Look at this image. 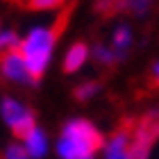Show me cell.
I'll use <instances>...</instances> for the list:
<instances>
[{"label":"cell","mask_w":159,"mask_h":159,"mask_svg":"<svg viewBox=\"0 0 159 159\" xmlns=\"http://www.w3.org/2000/svg\"><path fill=\"white\" fill-rule=\"evenodd\" d=\"M105 146V134L86 118H68L59 129L55 152L61 159H93Z\"/></svg>","instance_id":"6da1fadb"},{"label":"cell","mask_w":159,"mask_h":159,"mask_svg":"<svg viewBox=\"0 0 159 159\" xmlns=\"http://www.w3.org/2000/svg\"><path fill=\"white\" fill-rule=\"evenodd\" d=\"M59 25H34L27 30L25 37H20L18 52L23 55L27 64V70L39 84V80L46 75V70L52 61V52L57 46V37H59Z\"/></svg>","instance_id":"7a4b0ae2"},{"label":"cell","mask_w":159,"mask_h":159,"mask_svg":"<svg viewBox=\"0 0 159 159\" xmlns=\"http://www.w3.org/2000/svg\"><path fill=\"white\" fill-rule=\"evenodd\" d=\"M159 141V107L148 109L132 129L127 159H148L155 143Z\"/></svg>","instance_id":"3957f363"},{"label":"cell","mask_w":159,"mask_h":159,"mask_svg":"<svg viewBox=\"0 0 159 159\" xmlns=\"http://www.w3.org/2000/svg\"><path fill=\"white\" fill-rule=\"evenodd\" d=\"M0 118H2V123L9 127V132L18 141H23L37 127V114H34V109L11 96L2 98V102H0Z\"/></svg>","instance_id":"277c9868"},{"label":"cell","mask_w":159,"mask_h":159,"mask_svg":"<svg viewBox=\"0 0 159 159\" xmlns=\"http://www.w3.org/2000/svg\"><path fill=\"white\" fill-rule=\"evenodd\" d=\"M0 73H2L5 80H9L14 84H20V86H39L34 82V77L30 75L27 70V64L23 59V55L16 50H7V52L0 55Z\"/></svg>","instance_id":"5b68a950"},{"label":"cell","mask_w":159,"mask_h":159,"mask_svg":"<svg viewBox=\"0 0 159 159\" xmlns=\"http://www.w3.org/2000/svg\"><path fill=\"white\" fill-rule=\"evenodd\" d=\"M129 139H132V129H129V127H120V129H116V132H114L109 139H105L102 155H105L107 159H127Z\"/></svg>","instance_id":"8992f818"},{"label":"cell","mask_w":159,"mask_h":159,"mask_svg":"<svg viewBox=\"0 0 159 159\" xmlns=\"http://www.w3.org/2000/svg\"><path fill=\"white\" fill-rule=\"evenodd\" d=\"M89 57H91V48L86 46L84 41H75L73 46L66 50V55H64V59H61V70L66 75H73V73L84 68V64L89 61Z\"/></svg>","instance_id":"52a82bcc"},{"label":"cell","mask_w":159,"mask_h":159,"mask_svg":"<svg viewBox=\"0 0 159 159\" xmlns=\"http://www.w3.org/2000/svg\"><path fill=\"white\" fill-rule=\"evenodd\" d=\"M23 146L27 150V157L30 159H43L48 155V150H50V141H48V134H46V129L43 127H34L30 134L23 139Z\"/></svg>","instance_id":"ba28073f"},{"label":"cell","mask_w":159,"mask_h":159,"mask_svg":"<svg viewBox=\"0 0 159 159\" xmlns=\"http://www.w3.org/2000/svg\"><path fill=\"white\" fill-rule=\"evenodd\" d=\"M134 41V34H132V27L127 23H120L116 25V30L111 32V48L118 52V59L125 61L127 59V52H129V46Z\"/></svg>","instance_id":"9c48e42d"},{"label":"cell","mask_w":159,"mask_h":159,"mask_svg":"<svg viewBox=\"0 0 159 159\" xmlns=\"http://www.w3.org/2000/svg\"><path fill=\"white\" fill-rule=\"evenodd\" d=\"M152 7H155V0H118L116 11H127L134 18H146L150 16Z\"/></svg>","instance_id":"30bf717a"},{"label":"cell","mask_w":159,"mask_h":159,"mask_svg":"<svg viewBox=\"0 0 159 159\" xmlns=\"http://www.w3.org/2000/svg\"><path fill=\"white\" fill-rule=\"evenodd\" d=\"M91 57H93L96 64H100V66H114V64H120L118 52L111 46H105V43H93V46H91Z\"/></svg>","instance_id":"8fae6325"},{"label":"cell","mask_w":159,"mask_h":159,"mask_svg":"<svg viewBox=\"0 0 159 159\" xmlns=\"http://www.w3.org/2000/svg\"><path fill=\"white\" fill-rule=\"evenodd\" d=\"M100 82H96V80H86V82H80L75 86V98L80 100V102H86V100H91V98H96L98 93H100Z\"/></svg>","instance_id":"7c38bea8"},{"label":"cell","mask_w":159,"mask_h":159,"mask_svg":"<svg viewBox=\"0 0 159 159\" xmlns=\"http://www.w3.org/2000/svg\"><path fill=\"white\" fill-rule=\"evenodd\" d=\"M20 43V37L16 30H0V55L7 50H16Z\"/></svg>","instance_id":"4fadbf2b"},{"label":"cell","mask_w":159,"mask_h":159,"mask_svg":"<svg viewBox=\"0 0 159 159\" xmlns=\"http://www.w3.org/2000/svg\"><path fill=\"white\" fill-rule=\"evenodd\" d=\"M2 157L5 159H27V150L23 146V141H11V143H7L5 150H2Z\"/></svg>","instance_id":"5bb4252c"},{"label":"cell","mask_w":159,"mask_h":159,"mask_svg":"<svg viewBox=\"0 0 159 159\" xmlns=\"http://www.w3.org/2000/svg\"><path fill=\"white\" fill-rule=\"evenodd\" d=\"M64 2H66V0H27V9H32V11H52V9H59Z\"/></svg>","instance_id":"9a60e30c"},{"label":"cell","mask_w":159,"mask_h":159,"mask_svg":"<svg viewBox=\"0 0 159 159\" xmlns=\"http://www.w3.org/2000/svg\"><path fill=\"white\" fill-rule=\"evenodd\" d=\"M116 2L118 0H96L93 9L98 14H109V11H116Z\"/></svg>","instance_id":"2e32d148"},{"label":"cell","mask_w":159,"mask_h":159,"mask_svg":"<svg viewBox=\"0 0 159 159\" xmlns=\"http://www.w3.org/2000/svg\"><path fill=\"white\" fill-rule=\"evenodd\" d=\"M150 77H152L155 84H159V59L152 64V68H150Z\"/></svg>","instance_id":"e0dca14e"},{"label":"cell","mask_w":159,"mask_h":159,"mask_svg":"<svg viewBox=\"0 0 159 159\" xmlns=\"http://www.w3.org/2000/svg\"><path fill=\"white\" fill-rule=\"evenodd\" d=\"M0 30H2V20H0Z\"/></svg>","instance_id":"ac0fdd59"}]
</instances>
